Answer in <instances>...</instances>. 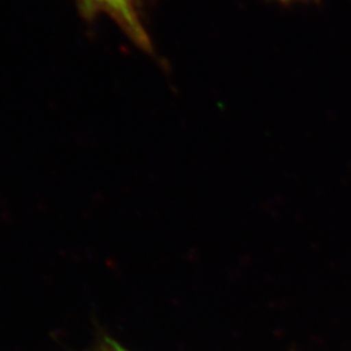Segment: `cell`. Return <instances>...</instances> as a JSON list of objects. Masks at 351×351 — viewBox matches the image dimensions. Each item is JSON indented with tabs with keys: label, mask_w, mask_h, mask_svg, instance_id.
Here are the masks:
<instances>
[{
	"label": "cell",
	"mask_w": 351,
	"mask_h": 351,
	"mask_svg": "<svg viewBox=\"0 0 351 351\" xmlns=\"http://www.w3.org/2000/svg\"><path fill=\"white\" fill-rule=\"evenodd\" d=\"M80 14L88 22L105 14L117 24L138 48L153 53V43L146 25L143 12L152 0H75Z\"/></svg>",
	"instance_id": "1"
},
{
	"label": "cell",
	"mask_w": 351,
	"mask_h": 351,
	"mask_svg": "<svg viewBox=\"0 0 351 351\" xmlns=\"http://www.w3.org/2000/svg\"><path fill=\"white\" fill-rule=\"evenodd\" d=\"M275 1H278L283 5H289V3H295V1H317V0H275Z\"/></svg>",
	"instance_id": "3"
},
{
	"label": "cell",
	"mask_w": 351,
	"mask_h": 351,
	"mask_svg": "<svg viewBox=\"0 0 351 351\" xmlns=\"http://www.w3.org/2000/svg\"><path fill=\"white\" fill-rule=\"evenodd\" d=\"M93 351H129L119 345V342L115 341L113 339L105 337L101 340L99 345L97 346L96 349Z\"/></svg>",
	"instance_id": "2"
}]
</instances>
